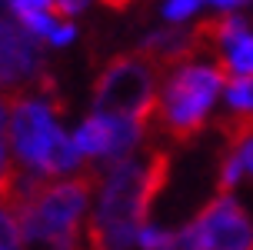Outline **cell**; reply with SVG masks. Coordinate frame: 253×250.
<instances>
[{
	"instance_id": "20",
	"label": "cell",
	"mask_w": 253,
	"mask_h": 250,
	"mask_svg": "<svg viewBox=\"0 0 253 250\" xmlns=\"http://www.w3.org/2000/svg\"><path fill=\"white\" fill-rule=\"evenodd\" d=\"M243 167H247V174L253 177V140L243 147Z\"/></svg>"
},
{
	"instance_id": "2",
	"label": "cell",
	"mask_w": 253,
	"mask_h": 250,
	"mask_svg": "<svg viewBox=\"0 0 253 250\" xmlns=\"http://www.w3.org/2000/svg\"><path fill=\"white\" fill-rule=\"evenodd\" d=\"M170 170H173L170 150L140 147L133 157H126V160H120L117 167L107 170L100 190V210L93 217L143 230L153 200L170 184Z\"/></svg>"
},
{
	"instance_id": "4",
	"label": "cell",
	"mask_w": 253,
	"mask_h": 250,
	"mask_svg": "<svg viewBox=\"0 0 253 250\" xmlns=\"http://www.w3.org/2000/svg\"><path fill=\"white\" fill-rule=\"evenodd\" d=\"M220 87H227V80L216 67L187 63L180 70H170L160 90V110L153 127L173 144H193L207 127V113Z\"/></svg>"
},
{
	"instance_id": "12",
	"label": "cell",
	"mask_w": 253,
	"mask_h": 250,
	"mask_svg": "<svg viewBox=\"0 0 253 250\" xmlns=\"http://www.w3.org/2000/svg\"><path fill=\"white\" fill-rule=\"evenodd\" d=\"M160 250H207V247H203V240H200L197 224H187V227H180V230H173Z\"/></svg>"
},
{
	"instance_id": "11",
	"label": "cell",
	"mask_w": 253,
	"mask_h": 250,
	"mask_svg": "<svg viewBox=\"0 0 253 250\" xmlns=\"http://www.w3.org/2000/svg\"><path fill=\"white\" fill-rule=\"evenodd\" d=\"M243 170V150H223L220 153V174H216V194H230L240 184Z\"/></svg>"
},
{
	"instance_id": "16",
	"label": "cell",
	"mask_w": 253,
	"mask_h": 250,
	"mask_svg": "<svg viewBox=\"0 0 253 250\" xmlns=\"http://www.w3.org/2000/svg\"><path fill=\"white\" fill-rule=\"evenodd\" d=\"M10 7L17 10V17L20 13H34V10H53V0H10Z\"/></svg>"
},
{
	"instance_id": "3",
	"label": "cell",
	"mask_w": 253,
	"mask_h": 250,
	"mask_svg": "<svg viewBox=\"0 0 253 250\" xmlns=\"http://www.w3.org/2000/svg\"><path fill=\"white\" fill-rule=\"evenodd\" d=\"M157 70L160 67L140 50L110 57L93 80V113L130 117V120H140L147 130H153V120L160 110Z\"/></svg>"
},
{
	"instance_id": "9",
	"label": "cell",
	"mask_w": 253,
	"mask_h": 250,
	"mask_svg": "<svg viewBox=\"0 0 253 250\" xmlns=\"http://www.w3.org/2000/svg\"><path fill=\"white\" fill-rule=\"evenodd\" d=\"M213 67L223 74L227 87L237 80V77H253V34H247L243 40H237L220 60H213Z\"/></svg>"
},
{
	"instance_id": "17",
	"label": "cell",
	"mask_w": 253,
	"mask_h": 250,
	"mask_svg": "<svg viewBox=\"0 0 253 250\" xmlns=\"http://www.w3.org/2000/svg\"><path fill=\"white\" fill-rule=\"evenodd\" d=\"M84 7H87V0H53L57 17H77V13H84Z\"/></svg>"
},
{
	"instance_id": "19",
	"label": "cell",
	"mask_w": 253,
	"mask_h": 250,
	"mask_svg": "<svg viewBox=\"0 0 253 250\" xmlns=\"http://www.w3.org/2000/svg\"><path fill=\"white\" fill-rule=\"evenodd\" d=\"M103 7H110V10H130L133 7V0H100Z\"/></svg>"
},
{
	"instance_id": "18",
	"label": "cell",
	"mask_w": 253,
	"mask_h": 250,
	"mask_svg": "<svg viewBox=\"0 0 253 250\" xmlns=\"http://www.w3.org/2000/svg\"><path fill=\"white\" fill-rule=\"evenodd\" d=\"M74 37H77L74 24H60V27H53V34H50V44H57V47H63V44H70Z\"/></svg>"
},
{
	"instance_id": "21",
	"label": "cell",
	"mask_w": 253,
	"mask_h": 250,
	"mask_svg": "<svg viewBox=\"0 0 253 250\" xmlns=\"http://www.w3.org/2000/svg\"><path fill=\"white\" fill-rule=\"evenodd\" d=\"M3 110H7V97H0V130H3V124H7V117H3Z\"/></svg>"
},
{
	"instance_id": "7",
	"label": "cell",
	"mask_w": 253,
	"mask_h": 250,
	"mask_svg": "<svg viewBox=\"0 0 253 250\" xmlns=\"http://www.w3.org/2000/svg\"><path fill=\"white\" fill-rule=\"evenodd\" d=\"M133 240H140V227L110 224V220H100V217H90L87 250H126Z\"/></svg>"
},
{
	"instance_id": "15",
	"label": "cell",
	"mask_w": 253,
	"mask_h": 250,
	"mask_svg": "<svg viewBox=\"0 0 253 250\" xmlns=\"http://www.w3.org/2000/svg\"><path fill=\"white\" fill-rule=\"evenodd\" d=\"M203 0H167L164 3V13L170 17V20H187L190 13H197V7H200Z\"/></svg>"
},
{
	"instance_id": "10",
	"label": "cell",
	"mask_w": 253,
	"mask_h": 250,
	"mask_svg": "<svg viewBox=\"0 0 253 250\" xmlns=\"http://www.w3.org/2000/svg\"><path fill=\"white\" fill-rule=\"evenodd\" d=\"M20 170L17 163L10 160V150H7V137L0 130V210H10L17 194H20Z\"/></svg>"
},
{
	"instance_id": "5",
	"label": "cell",
	"mask_w": 253,
	"mask_h": 250,
	"mask_svg": "<svg viewBox=\"0 0 253 250\" xmlns=\"http://www.w3.org/2000/svg\"><path fill=\"white\" fill-rule=\"evenodd\" d=\"M7 107H10V140L13 153L30 174L47 177L50 167V150L53 140L60 134V117L63 100L60 97H27L24 94H7Z\"/></svg>"
},
{
	"instance_id": "14",
	"label": "cell",
	"mask_w": 253,
	"mask_h": 250,
	"mask_svg": "<svg viewBox=\"0 0 253 250\" xmlns=\"http://www.w3.org/2000/svg\"><path fill=\"white\" fill-rule=\"evenodd\" d=\"M227 100L233 110H253V77H237L227 87Z\"/></svg>"
},
{
	"instance_id": "8",
	"label": "cell",
	"mask_w": 253,
	"mask_h": 250,
	"mask_svg": "<svg viewBox=\"0 0 253 250\" xmlns=\"http://www.w3.org/2000/svg\"><path fill=\"white\" fill-rule=\"evenodd\" d=\"M74 140H77V147L84 150V157H107L110 147H114V117L90 113Z\"/></svg>"
},
{
	"instance_id": "1",
	"label": "cell",
	"mask_w": 253,
	"mask_h": 250,
	"mask_svg": "<svg viewBox=\"0 0 253 250\" xmlns=\"http://www.w3.org/2000/svg\"><path fill=\"white\" fill-rule=\"evenodd\" d=\"M100 177H107L103 167H93L90 160L80 167L77 177H67V180L27 174L10 207V213L20 220L24 240L50 244L53 250H80L77 224L87 210V200L100 184Z\"/></svg>"
},
{
	"instance_id": "6",
	"label": "cell",
	"mask_w": 253,
	"mask_h": 250,
	"mask_svg": "<svg viewBox=\"0 0 253 250\" xmlns=\"http://www.w3.org/2000/svg\"><path fill=\"white\" fill-rule=\"evenodd\" d=\"M193 224L207 250H253V220L230 194H216Z\"/></svg>"
},
{
	"instance_id": "13",
	"label": "cell",
	"mask_w": 253,
	"mask_h": 250,
	"mask_svg": "<svg viewBox=\"0 0 253 250\" xmlns=\"http://www.w3.org/2000/svg\"><path fill=\"white\" fill-rule=\"evenodd\" d=\"M20 244H24L20 220L10 210H0V250H20Z\"/></svg>"
}]
</instances>
